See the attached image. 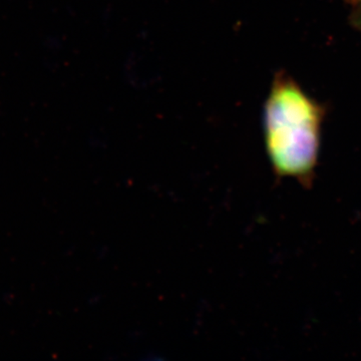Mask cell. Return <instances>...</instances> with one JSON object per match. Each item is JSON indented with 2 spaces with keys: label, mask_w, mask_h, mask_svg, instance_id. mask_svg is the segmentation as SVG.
<instances>
[{
  "label": "cell",
  "mask_w": 361,
  "mask_h": 361,
  "mask_svg": "<svg viewBox=\"0 0 361 361\" xmlns=\"http://www.w3.org/2000/svg\"><path fill=\"white\" fill-rule=\"evenodd\" d=\"M322 109L289 78L275 80L265 104L266 144L275 170L307 179L320 144Z\"/></svg>",
  "instance_id": "obj_1"
}]
</instances>
